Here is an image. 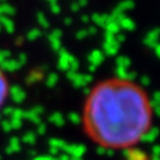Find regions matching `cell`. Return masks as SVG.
<instances>
[{"instance_id": "obj_1", "label": "cell", "mask_w": 160, "mask_h": 160, "mask_svg": "<svg viewBox=\"0 0 160 160\" xmlns=\"http://www.w3.org/2000/svg\"><path fill=\"white\" fill-rule=\"evenodd\" d=\"M154 121L148 92L131 78L98 82L87 95L81 122L87 136L106 151L126 150L145 140Z\"/></svg>"}, {"instance_id": "obj_2", "label": "cell", "mask_w": 160, "mask_h": 160, "mask_svg": "<svg viewBox=\"0 0 160 160\" xmlns=\"http://www.w3.org/2000/svg\"><path fill=\"white\" fill-rule=\"evenodd\" d=\"M59 56H58V68L61 71H64V72H71V71H78V61L67 51L64 49H61L59 52Z\"/></svg>"}, {"instance_id": "obj_3", "label": "cell", "mask_w": 160, "mask_h": 160, "mask_svg": "<svg viewBox=\"0 0 160 160\" xmlns=\"http://www.w3.org/2000/svg\"><path fill=\"white\" fill-rule=\"evenodd\" d=\"M67 77L68 79L72 82V85L74 87H85L87 83H90L91 81V76L86 74V73H79L78 71H71L67 72Z\"/></svg>"}, {"instance_id": "obj_4", "label": "cell", "mask_w": 160, "mask_h": 160, "mask_svg": "<svg viewBox=\"0 0 160 160\" xmlns=\"http://www.w3.org/2000/svg\"><path fill=\"white\" fill-rule=\"evenodd\" d=\"M63 152L67 154L69 158H79L81 159L82 155L86 152V146L82 144H66Z\"/></svg>"}, {"instance_id": "obj_5", "label": "cell", "mask_w": 160, "mask_h": 160, "mask_svg": "<svg viewBox=\"0 0 160 160\" xmlns=\"http://www.w3.org/2000/svg\"><path fill=\"white\" fill-rule=\"evenodd\" d=\"M44 108L42 106H35L32 107L28 111H24V120H28V121L33 122V124H41V115L43 113Z\"/></svg>"}, {"instance_id": "obj_6", "label": "cell", "mask_w": 160, "mask_h": 160, "mask_svg": "<svg viewBox=\"0 0 160 160\" xmlns=\"http://www.w3.org/2000/svg\"><path fill=\"white\" fill-rule=\"evenodd\" d=\"M9 96V85L5 74L3 73V69L0 68V107H2Z\"/></svg>"}, {"instance_id": "obj_7", "label": "cell", "mask_w": 160, "mask_h": 160, "mask_svg": "<svg viewBox=\"0 0 160 160\" xmlns=\"http://www.w3.org/2000/svg\"><path fill=\"white\" fill-rule=\"evenodd\" d=\"M61 37H62V33H61L59 29L53 30V32L49 34V37H48L49 44H51L52 49L56 51V52H59V51H61V46H62V44H61Z\"/></svg>"}, {"instance_id": "obj_8", "label": "cell", "mask_w": 160, "mask_h": 160, "mask_svg": "<svg viewBox=\"0 0 160 160\" xmlns=\"http://www.w3.org/2000/svg\"><path fill=\"white\" fill-rule=\"evenodd\" d=\"M9 95L12 97V100L14 102H17V103L23 102L25 100V96H27L25 92H24V90L20 86H14V87L9 88Z\"/></svg>"}, {"instance_id": "obj_9", "label": "cell", "mask_w": 160, "mask_h": 160, "mask_svg": "<svg viewBox=\"0 0 160 160\" xmlns=\"http://www.w3.org/2000/svg\"><path fill=\"white\" fill-rule=\"evenodd\" d=\"M22 67V64H20V62L15 58H9V59H7L5 62H3L2 64H0V68L2 69H5V71H8V72H14V71H18L19 68Z\"/></svg>"}, {"instance_id": "obj_10", "label": "cell", "mask_w": 160, "mask_h": 160, "mask_svg": "<svg viewBox=\"0 0 160 160\" xmlns=\"http://www.w3.org/2000/svg\"><path fill=\"white\" fill-rule=\"evenodd\" d=\"M0 25H2V28H4L8 33H13L14 32V22L9 18V17H0Z\"/></svg>"}, {"instance_id": "obj_11", "label": "cell", "mask_w": 160, "mask_h": 160, "mask_svg": "<svg viewBox=\"0 0 160 160\" xmlns=\"http://www.w3.org/2000/svg\"><path fill=\"white\" fill-rule=\"evenodd\" d=\"M49 121L56 126H62L66 124V118L61 112H54L49 116Z\"/></svg>"}, {"instance_id": "obj_12", "label": "cell", "mask_w": 160, "mask_h": 160, "mask_svg": "<svg viewBox=\"0 0 160 160\" xmlns=\"http://www.w3.org/2000/svg\"><path fill=\"white\" fill-rule=\"evenodd\" d=\"M19 150H20V140L18 138L10 139L9 146L7 148V152L8 154H14V152H18Z\"/></svg>"}, {"instance_id": "obj_13", "label": "cell", "mask_w": 160, "mask_h": 160, "mask_svg": "<svg viewBox=\"0 0 160 160\" xmlns=\"http://www.w3.org/2000/svg\"><path fill=\"white\" fill-rule=\"evenodd\" d=\"M35 140H37V135H35L34 132H32V131L25 132V134L23 135V138H22V141L25 142V144H34Z\"/></svg>"}, {"instance_id": "obj_14", "label": "cell", "mask_w": 160, "mask_h": 160, "mask_svg": "<svg viewBox=\"0 0 160 160\" xmlns=\"http://www.w3.org/2000/svg\"><path fill=\"white\" fill-rule=\"evenodd\" d=\"M88 59H90V63H92L93 66L96 64H98L100 62H101V59H102V57H101V53L98 52V51H95V52H92L91 54H90V57H88ZM92 66V67H93Z\"/></svg>"}, {"instance_id": "obj_15", "label": "cell", "mask_w": 160, "mask_h": 160, "mask_svg": "<svg viewBox=\"0 0 160 160\" xmlns=\"http://www.w3.org/2000/svg\"><path fill=\"white\" fill-rule=\"evenodd\" d=\"M57 82H58V74H56V73H49V76H48L47 79H46L47 86H48V87H54V86L57 85Z\"/></svg>"}, {"instance_id": "obj_16", "label": "cell", "mask_w": 160, "mask_h": 160, "mask_svg": "<svg viewBox=\"0 0 160 160\" xmlns=\"http://www.w3.org/2000/svg\"><path fill=\"white\" fill-rule=\"evenodd\" d=\"M37 19H38V23L41 24L43 28H48V27H49V22H48L47 17H46L43 13L39 12V13L37 14Z\"/></svg>"}, {"instance_id": "obj_17", "label": "cell", "mask_w": 160, "mask_h": 160, "mask_svg": "<svg viewBox=\"0 0 160 160\" xmlns=\"http://www.w3.org/2000/svg\"><path fill=\"white\" fill-rule=\"evenodd\" d=\"M41 34H42V32L39 29H32V30H29L27 37H28L29 41H35V39H38L39 37H41Z\"/></svg>"}, {"instance_id": "obj_18", "label": "cell", "mask_w": 160, "mask_h": 160, "mask_svg": "<svg viewBox=\"0 0 160 160\" xmlns=\"http://www.w3.org/2000/svg\"><path fill=\"white\" fill-rule=\"evenodd\" d=\"M12 58V53L10 51H7V49H0V64L3 62H5L7 59Z\"/></svg>"}, {"instance_id": "obj_19", "label": "cell", "mask_w": 160, "mask_h": 160, "mask_svg": "<svg viewBox=\"0 0 160 160\" xmlns=\"http://www.w3.org/2000/svg\"><path fill=\"white\" fill-rule=\"evenodd\" d=\"M68 118H69V121L72 124H79V122H81V115H77L74 112H71L68 115Z\"/></svg>"}, {"instance_id": "obj_20", "label": "cell", "mask_w": 160, "mask_h": 160, "mask_svg": "<svg viewBox=\"0 0 160 160\" xmlns=\"http://www.w3.org/2000/svg\"><path fill=\"white\" fill-rule=\"evenodd\" d=\"M0 126H2V129H3L5 132H9V131L13 130V129H12V125H10V121H9V118L0 121Z\"/></svg>"}, {"instance_id": "obj_21", "label": "cell", "mask_w": 160, "mask_h": 160, "mask_svg": "<svg viewBox=\"0 0 160 160\" xmlns=\"http://www.w3.org/2000/svg\"><path fill=\"white\" fill-rule=\"evenodd\" d=\"M49 8H51L52 13L58 14V13L61 12V7H59V4H58L57 2H49Z\"/></svg>"}, {"instance_id": "obj_22", "label": "cell", "mask_w": 160, "mask_h": 160, "mask_svg": "<svg viewBox=\"0 0 160 160\" xmlns=\"http://www.w3.org/2000/svg\"><path fill=\"white\" fill-rule=\"evenodd\" d=\"M37 126H38V128H37V131H38V134H41V135H43V134L46 132V129H47L46 124L41 122V124H38Z\"/></svg>"}, {"instance_id": "obj_23", "label": "cell", "mask_w": 160, "mask_h": 160, "mask_svg": "<svg viewBox=\"0 0 160 160\" xmlns=\"http://www.w3.org/2000/svg\"><path fill=\"white\" fill-rule=\"evenodd\" d=\"M86 3H73L72 5H71V9H72V12H78L79 10V7H81V5H85Z\"/></svg>"}, {"instance_id": "obj_24", "label": "cell", "mask_w": 160, "mask_h": 160, "mask_svg": "<svg viewBox=\"0 0 160 160\" xmlns=\"http://www.w3.org/2000/svg\"><path fill=\"white\" fill-rule=\"evenodd\" d=\"M87 34H88V32H86V29H81V30H79V32L77 33V35H76V37H77L78 39H82V38H85Z\"/></svg>"}, {"instance_id": "obj_25", "label": "cell", "mask_w": 160, "mask_h": 160, "mask_svg": "<svg viewBox=\"0 0 160 160\" xmlns=\"http://www.w3.org/2000/svg\"><path fill=\"white\" fill-rule=\"evenodd\" d=\"M33 160H56V158L54 156H51V155H47V156H37Z\"/></svg>"}, {"instance_id": "obj_26", "label": "cell", "mask_w": 160, "mask_h": 160, "mask_svg": "<svg viewBox=\"0 0 160 160\" xmlns=\"http://www.w3.org/2000/svg\"><path fill=\"white\" fill-rule=\"evenodd\" d=\"M64 23H67V24H69V23H71V19H69V18H67V19L64 20Z\"/></svg>"}, {"instance_id": "obj_27", "label": "cell", "mask_w": 160, "mask_h": 160, "mask_svg": "<svg viewBox=\"0 0 160 160\" xmlns=\"http://www.w3.org/2000/svg\"><path fill=\"white\" fill-rule=\"evenodd\" d=\"M0 30H2V25H0Z\"/></svg>"}, {"instance_id": "obj_28", "label": "cell", "mask_w": 160, "mask_h": 160, "mask_svg": "<svg viewBox=\"0 0 160 160\" xmlns=\"http://www.w3.org/2000/svg\"><path fill=\"white\" fill-rule=\"evenodd\" d=\"M0 159H2V155H0Z\"/></svg>"}]
</instances>
